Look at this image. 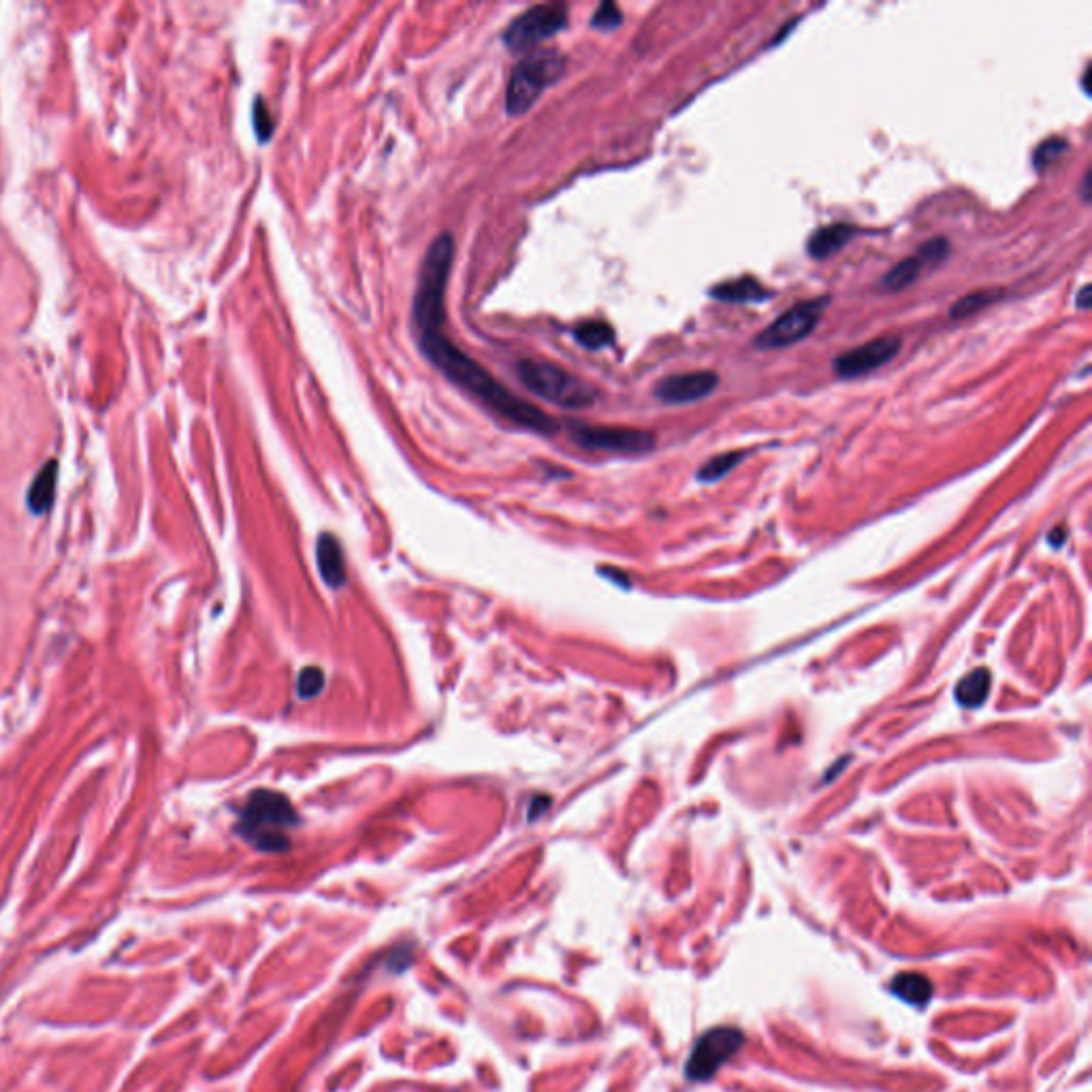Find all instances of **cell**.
Instances as JSON below:
<instances>
[{
  "instance_id": "1",
  "label": "cell",
  "mask_w": 1092,
  "mask_h": 1092,
  "mask_svg": "<svg viewBox=\"0 0 1092 1092\" xmlns=\"http://www.w3.org/2000/svg\"><path fill=\"white\" fill-rule=\"evenodd\" d=\"M419 348L448 380L455 382L500 419L542 436H551L559 429L555 419L538 410L527 399L517 397L500 380H495L483 365L468 356L459 346H455L442 329L419 331Z\"/></svg>"
},
{
  "instance_id": "2",
  "label": "cell",
  "mask_w": 1092,
  "mask_h": 1092,
  "mask_svg": "<svg viewBox=\"0 0 1092 1092\" xmlns=\"http://www.w3.org/2000/svg\"><path fill=\"white\" fill-rule=\"evenodd\" d=\"M297 824L295 806L287 796L272 789H256L243 804L235 833L258 852L280 853L289 850V830Z\"/></svg>"
},
{
  "instance_id": "3",
  "label": "cell",
  "mask_w": 1092,
  "mask_h": 1092,
  "mask_svg": "<svg viewBox=\"0 0 1092 1092\" xmlns=\"http://www.w3.org/2000/svg\"><path fill=\"white\" fill-rule=\"evenodd\" d=\"M453 256H455V240L451 233L438 235L425 252L412 304V324L417 333L429 329H442L446 318L444 297L448 278H451Z\"/></svg>"
},
{
  "instance_id": "4",
  "label": "cell",
  "mask_w": 1092,
  "mask_h": 1092,
  "mask_svg": "<svg viewBox=\"0 0 1092 1092\" xmlns=\"http://www.w3.org/2000/svg\"><path fill=\"white\" fill-rule=\"evenodd\" d=\"M517 372L527 390L559 407L578 410V407H587L596 402L598 393L589 382L581 380L555 363L525 358L517 365Z\"/></svg>"
},
{
  "instance_id": "5",
  "label": "cell",
  "mask_w": 1092,
  "mask_h": 1092,
  "mask_svg": "<svg viewBox=\"0 0 1092 1092\" xmlns=\"http://www.w3.org/2000/svg\"><path fill=\"white\" fill-rule=\"evenodd\" d=\"M566 69V58L559 52L542 50L529 52L521 60L508 81L506 90V109L510 116H521L532 109V105L540 99L542 92L561 77Z\"/></svg>"
},
{
  "instance_id": "6",
  "label": "cell",
  "mask_w": 1092,
  "mask_h": 1092,
  "mask_svg": "<svg viewBox=\"0 0 1092 1092\" xmlns=\"http://www.w3.org/2000/svg\"><path fill=\"white\" fill-rule=\"evenodd\" d=\"M568 24V7L566 5H538L527 9L525 13L517 15L510 22V26L504 32V43L510 52L515 54H529L542 43V41L555 37L559 30H564Z\"/></svg>"
},
{
  "instance_id": "7",
  "label": "cell",
  "mask_w": 1092,
  "mask_h": 1092,
  "mask_svg": "<svg viewBox=\"0 0 1092 1092\" xmlns=\"http://www.w3.org/2000/svg\"><path fill=\"white\" fill-rule=\"evenodd\" d=\"M570 438L576 446L587 451H604L621 455H640L654 451V434L632 427H606L587 425V422H570Z\"/></svg>"
},
{
  "instance_id": "8",
  "label": "cell",
  "mask_w": 1092,
  "mask_h": 1092,
  "mask_svg": "<svg viewBox=\"0 0 1092 1092\" xmlns=\"http://www.w3.org/2000/svg\"><path fill=\"white\" fill-rule=\"evenodd\" d=\"M828 297H815L809 301H801L789 312L779 316L769 329H764L760 336L755 338V348L760 350H775L792 346L796 341L811 336L813 329L818 327L821 314L828 306Z\"/></svg>"
},
{
  "instance_id": "9",
  "label": "cell",
  "mask_w": 1092,
  "mask_h": 1092,
  "mask_svg": "<svg viewBox=\"0 0 1092 1092\" xmlns=\"http://www.w3.org/2000/svg\"><path fill=\"white\" fill-rule=\"evenodd\" d=\"M745 1037L738 1029L732 1026H721V1029H713L698 1039L694 1052L689 1056V1063L686 1067L689 1080H711L713 1075L721 1069V1067L735 1056L740 1048H743Z\"/></svg>"
},
{
  "instance_id": "10",
  "label": "cell",
  "mask_w": 1092,
  "mask_h": 1092,
  "mask_svg": "<svg viewBox=\"0 0 1092 1092\" xmlns=\"http://www.w3.org/2000/svg\"><path fill=\"white\" fill-rule=\"evenodd\" d=\"M901 346H902L901 336H882L870 339L867 344L838 355L835 358V373L843 380L860 378L864 373L875 372L882 368V365L890 363L892 358L901 353Z\"/></svg>"
},
{
  "instance_id": "11",
  "label": "cell",
  "mask_w": 1092,
  "mask_h": 1092,
  "mask_svg": "<svg viewBox=\"0 0 1092 1092\" xmlns=\"http://www.w3.org/2000/svg\"><path fill=\"white\" fill-rule=\"evenodd\" d=\"M717 385L720 376L715 372H686L659 380L654 393L664 404H691L711 395Z\"/></svg>"
},
{
  "instance_id": "12",
  "label": "cell",
  "mask_w": 1092,
  "mask_h": 1092,
  "mask_svg": "<svg viewBox=\"0 0 1092 1092\" xmlns=\"http://www.w3.org/2000/svg\"><path fill=\"white\" fill-rule=\"evenodd\" d=\"M58 474H60L58 461L50 459L39 470V474L32 478L26 493V506L32 515L41 517L45 515V512H50V508L54 506L56 488H58Z\"/></svg>"
},
{
  "instance_id": "13",
  "label": "cell",
  "mask_w": 1092,
  "mask_h": 1092,
  "mask_svg": "<svg viewBox=\"0 0 1092 1092\" xmlns=\"http://www.w3.org/2000/svg\"><path fill=\"white\" fill-rule=\"evenodd\" d=\"M316 561H318V570H321V574L324 578V583L333 589H339V587L346 585V561H344V549H341V544L338 542L336 536L331 534H323L321 540L316 544Z\"/></svg>"
},
{
  "instance_id": "14",
  "label": "cell",
  "mask_w": 1092,
  "mask_h": 1092,
  "mask_svg": "<svg viewBox=\"0 0 1092 1092\" xmlns=\"http://www.w3.org/2000/svg\"><path fill=\"white\" fill-rule=\"evenodd\" d=\"M711 297L725 301V304H757V301L769 299L770 292L752 275H743L738 280L717 284L711 289Z\"/></svg>"
},
{
  "instance_id": "15",
  "label": "cell",
  "mask_w": 1092,
  "mask_h": 1092,
  "mask_svg": "<svg viewBox=\"0 0 1092 1092\" xmlns=\"http://www.w3.org/2000/svg\"><path fill=\"white\" fill-rule=\"evenodd\" d=\"M853 235H855V229L852 224H843V223L828 224V226H824V229L815 231L811 235L809 243H806V250H809V255L813 258H828L830 255H835V252L847 246Z\"/></svg>"
},
{
  "instance_id": "16",
  "label": "cell",
  "mask_w": 1092,
  "mask_h": 1092,
  "mask_svg": "<svg viewBox=\"0 0 1092 1092\" xmlns=\"http://www.w3.org/2000/svg\"><path fill=\"white\" fill-rule=\"evenodd\" d=\"M892 992L911 1005L924 1007L933 999V982L922 973H901L892 980Z\"/></svg>"
},
{
  "instance_id": "17",
  "label": "cell",
  "mask_w": 1092,
  "mask_h": 1092,
  "mask_svg": "<svg viewBox=\"0 0 1092 1092\" xmlns=\"http://www.w3.org/2000/svg\"><path fill=\"white\" fill-rule=\"evenodd\" d=\"M992 676L985 668H977V670L968 672L963 681L956 686L958 703L967 708H975L985 703L990 691Z\"/></svg>"
},
{
  "instance_id": "18",
  "label": "cell",
  "mask_w": 1092,
  "mask_h": 1092,
  "mask_svg": "<svg viewBox=\"0 0 1092 1092\" xmlns=\"http://www.w3.org/2000/svg\"><path fill=\"white\" fill-rule=\"evenodd\" d=\"M922 269H924V263L916 255L904 258V260H901V263H896L890 272L884 275L882 282H879V289L887 290V292H899L902 289H907L919 278V275H922Z\"/></svg>"
},
{
  "instance_id": "19",
  "label": "cell",
  "mask_w": 1092,
  "mask_h": 1092,
  "mask_svg": "<svg viewBox=\"0 0 1092 1092\" xmlns=\"http://www.w3.org/2000/svg\"><path fill=\"white\" fill-rule=\"evenodd\" d=\"M1005 292L1001 289H982V290H973L965 295L963 299H958L956 304L951 306L950 309V318L953 321H965V318H971L973 314L982 312L984 307H990L992 304H997L999 299H1003Z\"/></svg>"
},
{
  "instance_id": "20",
  "label": "cell",
  "mask_w": 1092,
  "mask_h": 1092,
  "mask_svg": "<svg viewBox=\"0 0 1092 1092\" xmlns=\"http://www.w3.org/2000/svg\"><path fill=\"white\" fill-rule=\"evenodd\" d=\"M574 338L585 348L600 350L613 344L615 331L606 323H583L574 329Z\"/></svg>"
},
{
  "instance_id": "21",
  "label": "cell",
  "mask_w": 1092,
  "mask_h": 1092,
  "mask_svg": "<svg viewBox=\"0 0 1092 1092\" xmlns=\"http://www.w3.org/2000/svg\"><path fill=\"white\" fill-rule=\"evenodd\" d=\"M745 455L743 453H723V455H717L711 461L704 463V468L698 472V478L704 480V483H713V480H720L725 474H728L730 470H735V466H738L740 459H743Z\"/></svg>"
},
{
  "instance_id": "22",
  "label": "cell",
  "mask_w": 1092,
  "mask_h": 1092,
  "mask_svg": "<svg viewBox=\"0 0 1092 1092\" xmlns=\"http://www.w3.org/2000/svg\"><path fill=\"white\" fill-rule=\"evenodd\" d=\"M1069 148V141L1063 140V137H1052V140H1046L1043 143H1039L1037 148H1034L1033 154V165L1037 171L1048 169L1052 162H1056L1058 158L1063 157V154Z\"/></svg>"
},
{
  "instance_id": "23",
  "label": "cell",
  "mask_w": 1092,
  "mask_h": 1092,
  "mask_svg": "<svg viewBox=\"0 0 1092 1092\" xmlns=\"http://www.w3.org/2000/svg\"><path fill=\"white\" fill-rule=\"evenodd\" d=\"M323 687H324V672L321 670V668L309 666V668H304V670H301L299 681H297L299 698H304V700L314 698V696L321 694Z\"/></svg>"
},
{
  "instance_id": "24",
  "label": "cell",
  "mask_w": 1092,
  "mask_h": 1092,
  "mask_svg": "<svg viewBox=\"0 0 1092 1092\" xmlns=\"http://www.w3.org/2000/svg\"><path fill=\"white\" fill-rule=\"evenodd\" d=\"M252 120H255L258 141H269V137L273 133V118L272 111L267 108V103L260 99V96L255 101V105H252Z\"/></svg>"
},
{
  "instance_id": "25",
  "label": "cell",
  "mask_w": 1092,
  "mask_h": 1092,
  "mask_svg": "<svg viewBox=\"0 0 1092 1092\" xmlns=\"http://www.w3.org/2000/svg\"><path fill=\"white\" fill-rule=\"evenodd\" d=\"M948 255H950V241L945 238H933L918 250L916 256L922 260L924 265H939L941 260L948 258Z\"/></svg>"
},
{
  "instance_id": "26",
  "label": "cell",
  "mask_w": 1092,
  "mask_h": 1092,
  "mask_svg": "<svg viewBox=\"0 0 1092 1092\" xmlns=\"http://www.w3.org/2000/svg\"><path fill=\"white\" fill-rule=\"evenodd\" d=\"M623 22V15L621 9L615 3H602L598 7V11L593 13V28H600V30H615L621 26Z\"/></svg>"
},
{
  "instance_id": "27",
  "label": "cell",
  "mask_w": 1092,
  "mask_h": 1092,
  "mask_svg": "<svg viewBox=\"0 0 1092 1092\" xmlns=\"http://www.w3.org/2000/svg\"><path fill=\"white\" fill-rule=\"evenodd\" d=\"M1090 297H1092V290L1086 284V287H1082V290L1078 292V299H1075V304H1078L1080 309H1088L1090 307Z\"/></svg>"
},
{
  "instance_id": "28",
  "label": "cell",
  "mask_w": 1092,
  "mask_h": 1092,
  "mask_svg": "<svg viewBox=\"0 0 1092 1092\" xmlns=\"http://www.w3.org/2000/svg\"><path fill=\"white\" fill-rule=\"evenodd\" d=\"M549 804H551L549 798H536V801L532 802V806H529V811H532V813H529V818H536V815H542V813H544L542 809H544V806H549Z\"/></svg>"
},
{
  "instance_id": "29",
  "label": "cell",
  "mask_w": 1092,
  "mask_h": 1092,
  "mask_svg": "<svg viewBox=\"0 0 1092 1092\" xmlns=\"http://www.w3.org/2000/svg\"><path fill=\"white\" fill-rule=\"evenodd\" d=\"M1090 177H1092V174L1090 171H1086V175H1084V182H1082V197L1086 203L1090 201Z\"/></svg>"
}]
</instances>
